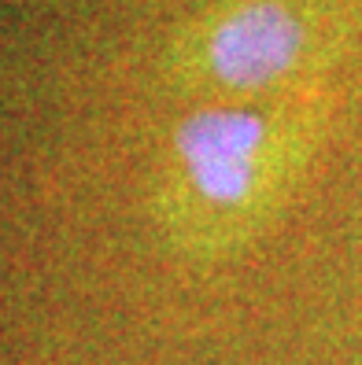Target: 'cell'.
<instances>
[{"instance_id":"cell-1","label":"cell","mask_w":362,"mask_h":365,"mask_svg":"<svg viewBox=\"0 0 362 365\" xmlns=\"http://www.w3.org/2000/svg\"><path fill=\"white\" fill-rule=\"evenodd\" d=\"M185 188L218 214H248L278 188V140L259 111L203 107L178 125Z\"/></svg>"},{"instance_id":"cell-2","label":"cell","mask_w":362,"mask_h":365,"mask_svg":"<svg viewBox=\"0 0 362 365\" xmlns=\"http://www.w3.org/2000/svg\"><path fill=\"white\" fill-rule=\"evenodd\" d=\"M307 48L303 15L285 0H248L226 11L207 37V67L222 85L259 93L296 71Z\"/></svg>"}]
</instances>
